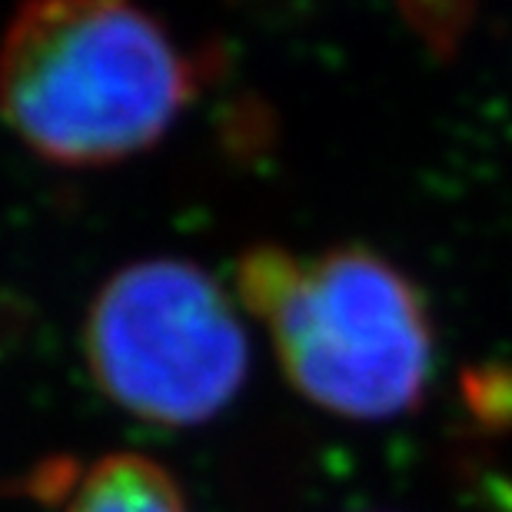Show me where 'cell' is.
Listing matches in <instances>:
<instances>
[{
    "instance_id": "6da1fadb",
    "label": "cell",
    "mask_w": 512,
    "mask_h": 512,
    "mask_svg": "<svg viewBox=\"0 0 512 512\" xmlns=\"http://www.w3.org/2000/svg\"><path fill=\"white\" fill-rule=\"evenodd\" d=\"M200 87V57L137 0H20L0 37V120L67 170L157 147Z\"/></svg>"
},
{
    "instance_id": "7a4b0ae2",
    "label": "cell",
    "mask_w": 512,
    "mask_h": 512,
    "mask_svg": "<svg viewBox=\"0 0 512 512\" xmlns=\"http://www.w3.org/2000/svg\"><path fill=\"white\" fill-rule=\"evenodd\" d=\"M237 296L313 406L373 423L423 403L436 360L433 320L423 290L383 253L263 243L240 253Z\"/></svg>"
},
{
    "instance_id": "3957f363",
    "label": "cell",
    "mask_w": 512,
    "mask_h": 512,
    "mask_svg": "<svg viewBox=\"0 0 512 512\" xmlns=\"http://www.w3.org/2000/svg\"><path fill=\"white\" fill-rule=\"evenodd\" d=\"M84 360L117 409L157 426H197L240 393L250 346L230 293L207 270L153 256L97 290Z\"/></svg>"
},
{
    "instance_id": "277c9868",
    "label": "cell",
    "mask_w": 512,
    "mask_h": 512,
    "mask_svg": "<svg viewBox=\"0 0 512 512\" xmlns=\"http://www.w3.org/2000/svg\"><path fill=\"white\" fill-rule=\"evenodd\" d=\"M64 512H187V503L170 469L150 456L114 453L77 479Z\"/></svg>"
}]
</instances>
